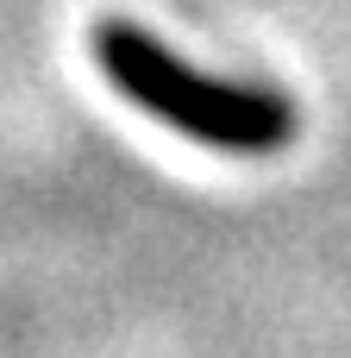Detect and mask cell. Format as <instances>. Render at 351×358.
<instances>
[{"label":"cell","instance_id":"6da1fadb","mask_svg":"<svg viewBox=\"0 0 351 358\" xmlns=\"http://www.w3.org/2000/svg\"><path fill=\"white\" fill-rule=\"evenodd\" d=\"M94 57L119 82V94H132L157 120L182 126L188 138H207V145H226V151H270V145L289 138V107L283 101L245 94V88H220V82L195 76L163 44H151L138 25L107 19L94 31Z\"/></svg>","mask_w":351,"mask_h":358}]
</instances>
